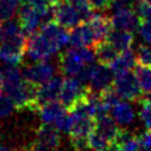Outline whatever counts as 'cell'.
Returning <instances> with one entry per match:
<instances>
[{
	"label": "cell",
	"mask_w": 151,
	"mask_h": 151,
	"mask_svg": "<svg viewBox=\"0 0 151 151\" xmlns=\"http://www.w3.org/2000/svg\"><path fill=\"white\" fill-rule=\"evenodd\" d=\"M20 6L19 0H0V22L13 19Z\"/></svg>",
	"instance_id": "24"
},
{
	"label": "cell",
	"mask_w": 151,
	"mask_h": 151,
	"mask_svg": "<svg viewBox=\"0 0 151 151\" xmlns=\"http://www.w3.org/2000/svg\"><path fill=\"white\" fill-rule=\"evenodd\" d=\"M85 22H87L88 27L92 31L96 45H98L103 41H106V39H107V37L112 29V24H111L110 18H107L104 14L93 13L92 17Z\"/></svg>",
	"instance_id": "15"
},
{
	"label": "cell",
	"mask_w": 151,
	"mask_h": 151,
	"mask_svg": "<svg viewBox=\"0 0 151 151\" xmlns=\"http://www.w3.org/2000/svg\"><path fill=\"white\" fill-rule=\"evenodd\" d=\"M0 151H11L7 146H5V145H2V144H0Z\"/></svg>",
	"instance_id": "38"
},
{
	"label": "cell",
	"mask_w": 151,
	"mask_h": 151,
	"mask_svg": "<svg viewBox=\"0 0 151 151\" xmlns=\"http://www.w3.org/2000/svg\"><path fill=\"white\" fill-rule=\"evenodd\" d=\"M93 48H94L96 59L98 60L99 64H103V65L110 66L112 64V61L118 55V51L107 40L106 41H103V42H100L98 45H96Z\"/></svg>",
	"instance_id": "22"
},
{
	"label": "cell",
	"mask_w": 151,
	"mask_h": 151,
	"mask_svg": "<svg viewBox=\"0 0 151 151\" xmlns=\"http://www.w3.org/2000/svg\"><path fill=\"white\" fill-rule=\"evenodd\" d=\"M27 38L22 31L9 35H2L0 40V60L6 65L18 66L26 53Z\"/></svg>",
	"instance_id": "2"
},
{
	"label": "cell",
	"mask_w": 151,
	"mask_h": 151,
	"mask_svg": "<svg viewBox=\"0 0 151 151\" xmlns=\"http://www.w3.org/2000/svg\"><path fill=\"white\" fill-rule=\"evenodd\" d=\"M150 1H151V0H150Z\"/></svg>",
	"instance_id": "43"
},
{
	"label": "cell",
	"mask_w": 151,
	"mask_h": 151,
	"mask_svg": "<svg viewBox=\"0 0 151 151\" xmlns=\"http://www.w3.org/2000/svg\"><path fill=\"white\" fill-rule=\"evenodd\" d=\"M68 42L71 44V46H74V47H81V46L94 47L96 46L94 37H93L92 31L88 27L87 22L79 24L70 29V41Z\"/></svg>",
	"instance_id": "16"
},
{
	"label": "cell",
	"mask_w": 151,
	"mask_h": 151,
	"mask_svg": "<svg viewBox=\"0 0 151 151\" xmlns=\"http://www.w3.org/2000/svg\"><path fill=\"white\" fill-rule=\"evenodd\" d=\"M138 138H139L140 149L151 147V130L150 129H147L146 131H144L140 136H138Z\"/></svg>",
	"instance_id": "35"
},
{
	"label": "cell",
	"mask_w": 151,
	"mask_h": 151,
	"mask_svg": "<svg viewBox=\"0 0 151 151\" xmlns=\"http://www.w3.org/2000/svg\"><path fill=\"white\" fill-rule=\"evenodd\" d=\"M112 87L118 96L129 101H139L142 99V90L133 73L130 71L116 73L112 83Z\"/></svg>",
	"instance_id": "4"
},
{
	"label": "cell",
	"mask_w": 151,
	"mask_h": 151,
	"mask_svg": "<svg viewBox=\"0 0 151 151\" xmlns=\"http://www.w3.org/2000/svg\"><path fill=\"white\" fill-rule=\"evenodd\" d=\"M139 118L145 125L146 129L151 130V101H149L146 98L140 99L139 101Z\"/></svg>",
	"instance_id": "27"
},
{
	"label": "cell",
	"mask_w": 151,
	"mask_h": 151,
	"mask_svg": "<svg viewBox=\"0 0 151 151\" xmlns=\"http://www.w3.org/2000/svg\"><path fill=\"white\" fill-rule=\"evenodd\" d=\"M146 99H147L149 101H151V92H150V93H147V97H146Z\"/></svg>",
	"instance_id": "40"
},
{
	"label": "cell",
	"mask_w": 151,
	"mask_h": 151,
	"mask_svg": "<svg viewBox=\"0 0 151 151\" xmlns=\"http://www.w3.org/2000/svg\"><path fill=\"white\" fill-rule=\"evenodd\" d=\"M118 52H123L125 50L131 48L134 38H133V33L129 32V31H124V29H118V28H113L111 29L107 39H106Z\"/></svg>",
	"instance_id": "19"
},
{
	"label": "cell",
	"mask_w": 151,
	"mask_h": 151,
	"mask_svg": "<svg viewBox=\"0 0 151 151\" xmlns=\"http://www.w3.org/2000/svg\"><path fill=\"white\" fill-rule=\"evenodd\" d=\"M111 114L112 118L116 120V123L122 126L131 124L136 117L133 107L129 103L122 100L111 107Z\"/></svg>",
	"instance_id": "20"
},
{
	"label": "cell",
	"mask_w": 151,
	"mask_h": 151,
	"mask_svg": "<svg viewBox=\"0 0 151 151\" xmlns=\"http://www.w3.org/2000/svg\"><path fill=\"white\" fill-rule=\"evenodd\" d=\"M133 74L138 81V85L144 93L151 92V66L137 63L133 67Z\"/></svg>",
	"instance_id": "23"
},
{
	"label": "cell",
	"mask_w": 151,
	"mask_h": 151,
	"mask_svg": "<svg viewBox=\"0 0 151 151\" xmlns=\"http://www.w3.org/2000/svg\"><path fill=\"white\" fill-rule=\"evenodd\" d=\"M87 1L91 5V7L97 11L107 9L109 7H111V4H112V0H87Z\"/></svg>",
	"instance_id": "34"
},
{
	"label": "cell",
	"mask_w": 151,
	"mask_h": 151,
	"mask_svg": "<svg viewBox=\"0 0 151 151\" xmlns=\"http://www.w3.org/2000/svg\"><path fill=\"white\" fill-rule=\"evenodd\" d=\"M137 63L151 66V47L146 45H139L136 51Z\"/></svg>",
	"instance_id": "29"
},
{
	"label": "cell",
	"mask_w": 151,
	"mask_h": 151,
	"mask_svg": "<svg viewBox=\"0 0 151 151\" xmlns=\"http://www.w3.org/2000/svg\"><path fill=\"white\" fill-rule=\"evenodd\" d=\"M63 83H64V77L53 76L50 80H47L46 83H44L37 87L35 111H38L40 106H42L50 101H54V100L59 99Z\"/></svg>",
	"instance_id": "10"
},
{
	"label": "cell",
	"mask_w": 151,
	"mask_h": 151,
	"mask_svg": "<svg viewBox=\"0 0 151 151\" xmlns=\"http://www.w3.org/2000/svg\"><path fill=\"white\" fill-rule=\"evenodd\" d=\"M14 111V105L12 100L5 94L0 92V118H6L12 114Z\"/></svg>",
	"instance_id": "31"
},
{
	"label": "cell",
	"mask_w": 151,
	"mask_h": 151,
	"mask_svg": "<svg viewBox=\"0 0 151 151\" xmlns=\"http://www.w3.org/2000/svg\"><path fill=\"white\" fill-rule=\"evenodd\" d=\"M0 40H1V31H0Z\"/></svg>",
	"instance_id": "42"
},
{
	"label": "cell",
	"mask_w": 151,
	"mask_h": 151,
	"mask_svg": "<svg viewBox=\"0 0 151 151\" xmlns=\"http://www.w3.org/2000/svg\"><path fill=\"white\" fill-rule=\"evenodd\" d=\"M94 130L98 133H100L103 137H105L109 142L112 143L116 140L122 129H119L118 124L111 116L104 114L94 118Z\"/></svg>",
	"instance_id": "17"
},
{
	"label": "cell",
	"mask_w": 151,
	"mask_h": 151,
	"mask_svg": "<svg viewBox=\"0 0 151 151\" xmlns=\"http://www.w3.org/2000/svg\"><path fill=\"white\" fill-rule=\"evenodd\" d=\"M84 66H86V64L84 63L78 47L72 46L60 55L59 68L61 73L67 77H77Z\"/></svg>",
	"instance_id": "12"
},
{
	"label": "cell",
	"mask_w": 151,
	"mask_h": 151,
	"mask_svg": "<svg viewBox=\"0 0 151 151\" xmlns=\"http://www.w3.org/2000/svg\"><path fill=\"white\" fill-rule=\"evenodd\" d=\"M139 151H151V147H145V149H140Z\"/></svg>",
	"instance_id": "39"
},
{
	"label": "cell",
	"mask_w": 151,
	"mask_h": 151,
	"mask_svg": "<svg viewBox=\"0 0 151 151\" xmlns=\"http://www.w3.org/2000/svg\"><path fill=\"white\" fill-rule=\"evenodd\" d=\"M110 143L111 142H109L105 137H103L96 130H93L87 136V146L91 151H104Z\"/></svg>",
	"instance_id": "25"
},
{
	"label": "cell",
	"mask_w": 151,
	"mask_h": 151,
	"mask_svg": "<svg viewBox=\"0 0 151 151\" xmlns=\"http://www.w3.org/2000/svg\"><path fill=\"white\" fill-rule=\"evenodd\" d=\"M61 143L60 131L51 124H41L28 151H55Z\"/></svg>",
	"instance_id": "3"
},
{
	"label": "cell",
	"mask_w": 151,
	"mask_h": 151,
	"mask_svg": "<svg viewBox=\"0 0 151 151\" xmlns=\"http://www.w3.org/2000/svg\"><path fill=\"white\" fill-rule=\"evenodd\" d=\"M113 28L124 29L129 32H136L139 28L140 17L134 12L133 8H120L114 11L110 18Z\"/></svg>",
	"instance_id": "14"
},
{
	"label": "cell",
	"mask_w": 151,
	"mask_h": 151,
	"mask_svg": "<svg viewBox=\"0 0 151 151\" xmlns=\"http://www.w3.org/2000/svg\"><path fill=\"white\" fill-rule=\"evenodd\" d=\"M70 2L76 8V11L79 14L81 21L85 22V21H87L92 17V14H93L92 9L93 8L91 7V5L88 4L87 0H70Z\"/></svg>",
	"instance_id": "26"
},
{
	"label": "cell",
	"mask_w": 151,
	"mask_h": 151,
	"mask_svg": "<svg viewBox=\"0 0 151 151\" xmlns=\"http://www.w3.org/2000/svg\"><path fill=\"white\" fill-rule=\"evenodd\" d=\"M21 74L26 81L39 86L55 76V66L48 60L37 61V64L34 65H26Z\"/></svg>",
	"instance_id": "8"
},
{
	"label": "cell",
	"mask_w": 151,
	"mask_h": 151,
	"mask_svg": "<svg viewBox=\"0 0 151 151\" xmlns=\"http://www.w3.org/2000/svg\"><path fill=\"white\" fill-rule=\"evenodd\" d=\"M4 85L2 91L12 100L17 110L35 111V85L26 81L22 78L21 71L14 65H6L2 71Z\"/></svg>",
	"instance_id": "1"
},
{
	"label": "cell",
	"mask_w": 151,
	"mask_h": 151,
	"mask_svg": "<svg viewBox=\"0 0 151 151\" xmlns=\"http://www.w3.org/2000/svg\"><path fill=\"white\" fill-rule=\"evenodd\" d=\"M136 65H137L136 53L132 50L129 48V50H125V51L120 52V54H118L117 58L112 61L110 67L112 68V71L116 74V73H120V72L133 70V67Z\"/></svg>",
	"instance_id": "21"
},
{
	"label": "cell",
	"mask_w": 151,
	"mask_h": 151,
	"mask_svg": "<svg viewBox=\"0 0 151 151\" xmlns=\"http://www.w3.org/2000/svg\"><path fill=\"white\" fill-rule=\"evenodd\" d=\"M137 1L138 0H112L111 7H113L114 11L120 8H132Z\"/></svg>",
	"instance_id": "33"
},
{
	"label": "cell",
	"mask_w": 151,
	"mask_h": 151,
	"mask_svg": "<svg viewBox=\"0 0 151 151\" xmlns=\"http://www.w3.org/2000/svg\"><path fill=\"white\" fill-rule=\"evenodd\" d=\"M2 85H4V76H2V71L0 68V92L2 91Z\"/></svg>",
	"instance_id": "37"
},
{
	"label": "cell",
	"mask_w": 151,
	"mask_h": 151,
	"mask_svg": "<svg viewBox=\"0 0 151 151\" xmlns=\"http://www.w3.org/2000/svg\"><path fill=\"white\" fill-rule=\"evenodd\" d=\"M53 20L60 26L71 29L81 22L79 14L72 6L70 0H58L52 5Z\"/></svg>",
	"instance_id": "7"
},
{
	"label": "cell",
	"mask_w": 151,
	"mask_h": 151,
	"mask_svg": "<svg viewBox=\"0 0 151 151\" xmlns=\"http://www.w3.org/2000/svg\"><path fill=\"white\" fill-rule=\"evenodd\" d=\"M100 97H101L103 101L110 107V110H111L112 106H114L117 103L120 101V97L118 96V93L116 92V90L112 86H110L106 90L101 91L100 92Z\"/></svg>",
	"instance_id": "28"
},
{
	"label": "cell",
	"mask_w": 151,
	"mask_h": 151,
	"mask_svg": "<svg viewBox=\"0 0 151 151\" xmlns=\"http://www.w3.org/2000/svg\"><path fill=\"white\" fill-rule=\"evenodd\" d=\"M87 88L88 86L85 85L83 81H80L77 77H66L64 78V83H63L58 100L67 110H70L79 100L83 99Z\"/></svg>",
	"instance_id": "5"
},
{
	"label": "cell",
	"mask_w": 151,
	"mask_h": 151,
	"mask_svg": "<svg viewBox=\"0 0 151 151\" xmlns=\"http://www.w3.org/2000/svg\"><path fill=\"white\" fill-rule=\"evenodd\" d=\"M132 8L140 17V19L151 18V1L150 0H138Z\"/></svg>",
	"instance_id": "30"
},
{
	"label": "cell",
	"mask_w": 151,
	"mask_h": 151,
	"mask_svg": "<svg viewBox=\"0 0 151 151\" xmlns=\"http://www.w3.org/2000/svg\"><path fill=\"white\" fill-rule=\"evenodd\" d=\"M26 53L35 63L48 60L53 54H55L47 39L40 32H35L28 35L26 44Z\"/></svg>",
	"instance_id": "9"
},
{
	"label": "cell",
	"mask_w": 151,
	"mask_h": 151,
	"mask_svg": "<svg viewBox=\"0 0 151 151\" xmlns=\"http://www.w3.org/2000/svg\"><path fill=\"white\" fill-rule=\"evenodd\" d=\"M47 1H48V2L51 4V5H53V4H54V2H57L58 0H47Z\"/></svg>",
	"instance_id": "41"
},
{
	"label": "cell",
	"mask_w": 151,
	"mask_h": 151,
	"mask_svg": "<svg viewBox=\"0 0 151 151\" xmlns=\"http://www.w3.org/2000/svg\"><path fill=\"white\" fill-rule=\"evenodd\" d=\"M38 112H39V116H40L42 124L54 125V123L63 114H65L67 112V109L59 100H54V101H50V103L40 106Z\"/></svg>",
	"instance_id": "18"
},
{
	"label": "cell",
	"mask_w": 151,
	"mask_h": 151,
	"mask_svg": "<svg viewBox=\"0 0 151 151\" xmlns=\"http://www.w3.org/2000/svg\"><path fill=\"white\" fill-rule=\"evenodd\" d=\"M18 22L26 35H31L37 32L41 25V17L37 9L31 5L22 2L18 9Z\"/></svg>",
	"instance_id": "13"
},
{
	"label": "cell",
	"mask_w": 151,
	"mask_h": 151,
	"mask_svg": "<svg viewBox=\"0 0 151 151\" xmlns=\"http://www.w3.org/2000/svg\"><path fill=\"white\" fill-rule=\"evenodd\" d=\"M113 78H114V72L110 66L103 64H98V65L93 64L91 67V74L87 86L92 91L100 93L101 91L112 86Z\"/></svg>",
	"instance_id": "11"
},
{
	"label": "cell",
	"mask_w": 151,
	"mask_h": 151,
	"mask_svg": "<svg viewBox=\"0 0 151 151\" xmlns=\"http://www.w3.org/2000/svg\"><path fill=\"white\" fill-rule=\"evenodd\" d=\"M104 151H119V147H118V145L116 144V143H110L109 145H107V147L104 150Z\"/></svg>",
	"instance_id": "36"
},
{
	"label": "cell",
	"mask_w": 151,
	"mask_h": 151,
	"mask_svg": "<svg viewBox=\"0 0 151 151\" xmlns=\"http://www.w3.org/2000/svg\"><path fill=\"white\" fill-rule=\"evenodd\" d=\"M40 33L47 39L54 53H58L70 41V31L57 24L53 19L41 24Z\"/></svg>",
	"instance_id": "6"
},
{
	"label": "cell",
	"mask_w": 151,
	"mask_h": 151,
	"mask_svg": "<svg viewBox=\"0 0 151 151\" xmlns=\"http://www.w3.org/2000/svg\"><path fill=\"white\" fill-rule=\"evenodd\" d=\"M138 31H139V35L146 44L151 42V18L140 19Z\"/></svg>",
	"instance_id": "32"
}]
</instances>
